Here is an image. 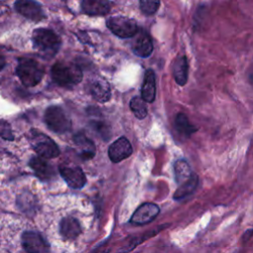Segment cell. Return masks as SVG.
Instances as JSON below:
<instances>
[{"label": "cell", "instance_id": "cell-1", "mask_svg": "<svg viewBox=\"0 0 253 253\" xmlns=\"http://www.w3.org/2000/svg\"><path fill=\"white\" fill-rule=\"evenodd\" d=\"M32 41L35 49L45 58H51L55 55L61 45L60 38L52 30L46 28L36 29Z\"/></svg>", "mask_w": 253, "mask_h": 253}, {"label": "cell", "instance_id": "cell-2", "mask_svg": "<svg viewBox=\"0 0 253 253\" xmlns=\"http://www.w3.org/2000/svg\"><path fill=\"white\" fill-rule=\"evenodd\" d=\"M51 77L61 87H73L82 80L83 73L81 68L73 62L57 61L51 67Z\"/></svg>", "mask_w": 253, "mask_h": 253}, {"label": "cell", "instance_id": "cell-3", "mask_svg": "<svg viewBox=\"0 0 253 253\" xmlns=\"http://www.w3.org/2000/svg\"><path fill=\"white\" fill-rule=\"evenodd\" d=\"M16 74L24 86L35 87L42 81L44 69L36 59L21 57L16 67Z\"/></svg>", "mask_w": 253, "mask_h": 253}, {"label": "cell", "instance_id": "cell-4", "mask_svg": "<svg viewBox=\"0 0 253 253\" xmlns=\"http://www.w3.org/2000/svg\"><path fill=\"white\" fill-rule=\"evenodd\" d=\"M44 123L56 133H64L71 129V120L67 113L58 106H50L44 112Z\"/></svg>", "mask_w": 253, "mask_h": 253}, {"label": "cell", "instance_id": "cell-5", "mask_svg": "<svg viewBox=\"0 0 253 253\" xmlns=\"http://www.w3.org/2000/svg\"><path fill=\"white\" fill-rule=\"evenodd\" d=\"M31 143L34 150L41 158H43L46 160V159L55 158L59 155L58 146L50 137H48L43 133L33 132Z\"/></svg>", "mask_w": 253, "mask_h": 253}, {"label": "cell", "instance_id": "cell-6", "mask_svg": "<svg viewBox=\"0 0 253 253\" xmlns=\"http://www.w3.org/2000/svg\"><path fill=\"white\" fill-rule=\"evenodd\" d=\"M107 27L119 38H132L137 33V25L133 19L124 16H113L107 20Z\"/></svg>", "mask_w": 253, "mask_h": 253}, {"label": "cell", "instance_id": "cell-7", "mask_svg": "<svg viewBox=\"0 0 253 253\" xmlns=\"http://www.w3.org/2000/svg\"><path fill=\"white\" fill-rule=\"evenodd\" d=\"M22 246L27 253H48L49 244L38 231H24L21 237Z\"/></svg>", "mask_w": 253, "mask_h": 253}, {"label": "cell", "instance_id": "cell-8", "mask_svg": "<svg viewBox=\"0 0 253 253\" xmlns=\"http://www.w3.org/2000/svg\"><path fill=\"white\" fill-rule=\"evenodd\" d=\"M159 207L153 203H144L140 205L130 217V223L134 225H143L152 221L159 213Z\"/></svg>", "mask_w": 253, "mask_h": 253}, {"label": "cell", "instance_id": "cell-9", "mask_svg": "<svg viewBox=\"0 0 253 253\" xmlns=\"http://www.w3.org/2000/svg\"><path fill=\"white\" fill-rule=\"evenodd\" d=\"M59 173L67 185L73 189H81L86 184V177L79 166L61 165Z\"/></svg>", "mask_w": 253, "mask_h": 253}, {"label": "cell", "instance_id": "cell-10", "mask_svg": "<svg viewBox=\"0 0 253 253\" xmlns=\"http://www.w3.org/2000/svg\"><path fill=\"white\" fill-rule=\"evenodd\" d=\"M132 153V147L128 139L125 136L120 137L114 141L108 150L109 158L114 163L121 162L122 160L127 158Z\"/></svg>", "mask_w": 253, "mask_h": 253}, {"label": "cell", "instance_id": "cell-11", "mask_svg": "<svg viewBox=\"0 0 253 253\" xmlns=\"http://www.w3.org/2000/svg\"><path fill=\"white\" fill-rule=\"evenodd\" d=\"M15 9L22 16L32 21L38 22L45 18L42 6L35 1H27V0L17 1L15 2Z\"/></svg>", "mask_w": 253, "mask_h": 253}, {"label": "cell", "instance_id": "cell-12", "mask_svg": "<svg viewBox=\"0 0 253 253\" xmlns=\"http://www.w3.org/2000/svg\"><path fill=\"white\" fill-rule=\"evenodd\" d=\"M133 37L134 40L131 43L132 51L139 57L149 56L153 50V44L148 34L144 31H139Z\"/></svg>", "mask_w": 253, "mask_h": 253}, {"label": "cell", "instance_id": "cell-13", "mask_svg": "<svg viewBox=\"0 0 253 253\" xmlns=\"http://www.w3.org/2000/svg\"><path fill=\"white\" fill-rule=\"evenodd\" d=\"M89 92L92 97L101 103H105L111 98V88L109 83L102 77H94L89 83Z\"/></svg>", "mask_w": 253, "mask_h": 253}, {"label": "cell", "instance_id": "cell-14", "mask_svg": "<svg viewBox=\"0 0 253 253\" xmlns=\"http://www.w3.org/2000/svg\"><path fill=\"white\" fill-rule=\"evenodd\" d=\"M73 141L79 150V156L83 160H89L93 158L95 155V145L83 131L77 132L73 136Z\"/></svg>", "mask_w": 253, "mask_h": 253}, {"label": "cell", "instance_id": "cell-15", "mask_svg": "<svg viewBox=\"0 0 253 253\" xmlns=\"http://www.w3.org/2000/svg\"><path fill=\"white\" fill-rule=\"evenodd\" d=\"M59 232L64 239H75L81 233L80 223L75 217H63L59 223Z\"/></svg>", "mask_w": 253, "mask_h": 253}, {"label": "cell", "instance_id": "cell-16", "mask_svg": "<svg viewBox=\"0 0 253 253\" xmlns=\"http://www.w3.org/2000/svg\"><path fill=\"white\" fill-rule=\"evenodd\" d=\"M82 11L91 16H102L110 12L111 6L108 1L103 0H84L81 2Z\"/></svg>", "mask_w": 253, "mask_h": 253}, {"label": "cell", "instance_id": "cell-17", "mask_svg": "<svg viewBox=\"0 0 253 253\" xmlns=\"http://www.w3.org/2000/svg\"><path fill=\"white\" fill-rule=\"evenodd\" d=\"M156 94V81L153 70L147 69L144 74V79L141 87V99L144 102L152 103Z\"/></svg>", "mask_w": 253, "mask_h": 253}, {"label": "cell", "instance_id": "cell-18", "mask_svg": "<svg viewBox=\"0 0 253 253\" xmlns=\"http://www.w3.org/2000/svg\"><path fill=\"white\" fill-rule=\"evenodd\" d=\"M29 165L34 170L36 175L42 180H48L54 174V171L51 165L47 163L45 159L41 158L39 156L32 157L29 162Z\"/></svg>", "mask_w": 253, "mask_h": 253}, {"label": "cell", "instance_id": "cell-19", "mask_svg": "<svg viewBox=\"0 0 253 253\" xmlns=\"http://www.w3.org/2000/svg\"><path fill=\"white\" fill-rule=\"evenodd\" d=\"M188 61L185 55L178 56L173 62V76L177 84L183 86L188 80Z\"/></svg>", "mask_w": 253, "mask_h": 253}, {"label": "cell", "instance_id": "cell-20", "mask_svg": "<svg viewBox=\"0 0 253 253\" xmlns=\"http://www.w3.org/2000/svg\"><path fill=\"white\" fill-rule=\"evenodd\" d=\"M198 176L196 174L193 173V175L191 176V178L189 180H187L186 182H184L183 184L179 185L176 192L173 195V198L177 201L182 200L187 198L188 196H190L197 188L198 186Z\"/></svg>", "mask_w": 253, "mask_h": 253}, {"label": "cell", "instance_id": "cell-21", "mask_svg": "<svg viewBox=\"0 0 253 253\" xmlns=\"http://www.w3.org/2000/svg\"><path fill=\"white\" fill-rule=\"evenodd\" d=\"M174 171H175V179H176V182L178 183V186L183 184L187 180H189L193 175V172L189 164L184 159H178L175 161Z\"/></svg>", "mask_w": 253, "mask_h": 253}, {"label": "cell", "instance_id": "cell-22", "mask_svg": "<svg viewBox=\"0 0 253 253\" xmlns=\"http://www.w3.org/2000/svg\"><path fill=\"white\" fill-rule=\"evenodd\" d=\"M175 127L177 131L186 137H189L198 128L189 123L187 116L183 113H179L175 119Z\"/></svg>", "mask_w": 253, "mask_h": 253}, {"label": "cell", "instance_id": "cell-23", "mask_svg": "<svg viewBox=\"0 0 253 253\" xmlns=\"http://www.w3.org/2000/svg\"><path fill=\"white\" fill-rule=\"evenodd\" d=\"M129 108H130L131 112L133 113V115L139 120L144 119L147 115L146 104L140 97H133L130 100Z\"/></svg>", "mask_w": 253, "mask_h": 253}, {"label": "cell", "instance_id": "cell-24", "mask_svg": "<svg viewBox=\"0 0 253 253\" xmlns=\"http://www.w3.org/2000/svg\"><path fill=\"white\" fill-rule=\"evenodd\" d=\"M141 11L146 15H151L155 13L160 5L159 1L156 0H142L139 3Z\"/></svg>", "mask_w": 253, "mask_h": 253}, {"label": "cell", "instance_id": "cell-25", "mask_svg": "<svg viewBox=\"0 0 253 253\" xmlns=\"http://www.w3.org/2000/svg\"><path fill=\"white\" fill-rule=\"evenodd\" d=\"M92 127L99 132L102 136H104L106 139L109 138L110 136V127L104 123V122H93L92 123Z\"/></svg>", "mask_w": 253, "mask_h": 253}, {"label": "cell", "instance_id": "cell-26", "mask_svg": "<svg viewBox=\"0 0 253 253\" xmlns=\"http://www.w3.org/2000/svg\"><path fill=\"white\" fill-rule=\"evenodd\" d=\"M7 65V60H6V56L4 54L3 51L0 50V73L5 69Z\"/></svg>", "mask_w": 253, "mask_h": 253}]
</instances>
